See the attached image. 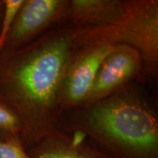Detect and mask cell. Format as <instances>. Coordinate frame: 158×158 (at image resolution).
Instances as JSON below:
<instances>
[{
	"mask_svg": "<svg viewBox=\"0 0 158 158\" xmlns=\"http://www.w3.org/2000/svg\"><path fill=\"white\" fill-rule=\"evenodd\" d=\"M24 0L3 1V15L0 28V52L5 47L6 40Z\"/></svg>",
	"mask_w": 158,
	"mask_h": 158,
	"instance_id": "9",
	"label": "cell"
},
{
	"mask_svg": "<svg viewBox=\"0 0 158 158\" xmlns=\"http://www.w3.org/2000/svg\"><path fill=\"white\" fill-rule=\"evenodd\" d=\"M31 158H112L79 134L47 136L27 149Z\"/></svg>",
	"mask_w": 158,
	"mask_h": 158,
	"instance_id": "7",
	"label": "cell"
},
{
	"mask_svg": "<svg viewBox=\"0 0 158 158\" xmlns=\"http://www.w3.org/2000/svg\"><path fill=\"white\" fill-rule=\"evenodd\" d=\"M143 79L144 64L141 54L130 45H116L100 64L84 106L98 101L125 85Z\"/></svg>",
	"mask_w": 158,
	"mask_h": 158,
	"instance_id": "5",
	"label": "cell"
},
{
	"mask_svg": "<svg viewBox=\"0 0 158 158\" xmlns=\"http://www.w3.org/2000/svg\"><path fill=\"white\" fill-rule=\"evenodd\" d=\"M115 46L104 44L75 48L60 85L59 105L63 114L86 103L100 64Z\"/></svg>",
	"mask_w": 158,
	"mask_h": 158,
	"instance_id": "4",
	"label": "cell"
},
{
	"mask_svg": "<svg viewBox=\"0 0 158 158\" xmlns=\"http://www.w3.org/2000/svg\"><path fill=\"white\" fill-rule=\"evenodd\" d=\"M62 130L79 134L112 158H158V116L135 82L63 114Z\"/></svg>",
	"mask_w": 158,
	"mask_h": 158,
	"instance_id": "2",
	"label": "cell"
},
{
	"mask_svg": "<svg viewBox=\"0 0 158 158\" xmlns=\"http://www.w3.org/2000/svg\"><path fill=\"white\" fill-rule=\"evenodd\" d=\"M127 0H70L65 20L76 28L108 24L124 10Z\"/></svg>",
	"mask_w": 158,
	"mask_h": 158,
	"instance_id": "8",
	"label": "cell"
},
{
	"mask_svg": "<svg viewBox=\"0 0 158 158\" xmlns=\"http://www.w3.org/2000/svg\"><path fill=\"white\" fill-rule=\"evenodd\" d=\"M1 6H3V1L0 2V7H1Z\"/></svg>",
	"mask_w": 158,
	"mask_h": 158,
	"instance_id": "12",
	"label": "cell"
},
{
	"mask_svg": "<svg viewBox=\"0 0 158 158\" xmlns=\"http://www.w3.org/2000/svg\"><path fill=\"white\" fill-rule=\"evenodd\" d=\"M76 29L62 20L10 51L0 64V102L22 124L26 149L47 136L64 133L59 90L73 54Z\"/></svg>",
	"mask_w": 158,
	"mask_h": 158,
	"instance_id": "1",
	"label": "cell"
},
{
	"mask_svg": "<svg viewBox=\"0 0 158 158\" xmlns=\"http://www.w3.org/2000/svg\"><path fill=\"white\" fill-rule=\"evenodd\" d=\"M104 44L135 48L143 59L145 79L157 78V0H127L122 13L108 24L76 28L75 48Z\"/></svg>",
	"mask_w": 158,
	"mask_h": 158,
	"instance_id": "3",
	"label": "cell"
},
{
	"mask_svg": "<svg viewBox=\"0 0 158 158\" xmlns=\"http://www.w3.org/2000/svg\"><path fill=\"white\" fill-rule=\"evenodd\" d=\"M22 124L13 110L0 102V135L19 136L22 140Z\"/></svg>",
	"mask_w": 158,
	"mask_h": 158,
	"instance_id": "10",
	"label": "cell"
},
{
	"mask_svg": "<svg viewBox=\"0 0 158 158\" xmlns=\"http://www.w3.org/2000/svg\"><path fill=\"white\" fill-rule=\"evenodd\" d=\"M69 3L70 0H24L2 51L19 48L65 19Z\"/></svg>",
	"mask_w": 158,
	"mask_h": 158,
	"instance_id": "6",
	"label": "cell"
},
{
	"mask_svg": "<svg viewBox=\"0 0 158 158\" xmlns=\"http://www.w3.org/2000/svg\"><path fill=\"white\" fill-rule=\"evenodd\" d=\"M0 158H31L19 136L0 135Z\"/></svg>",
	"mask_w": 158,
	"mask_h": 158,
	"instance_id": "11",
	"label": "cell"
}]
</instances>
